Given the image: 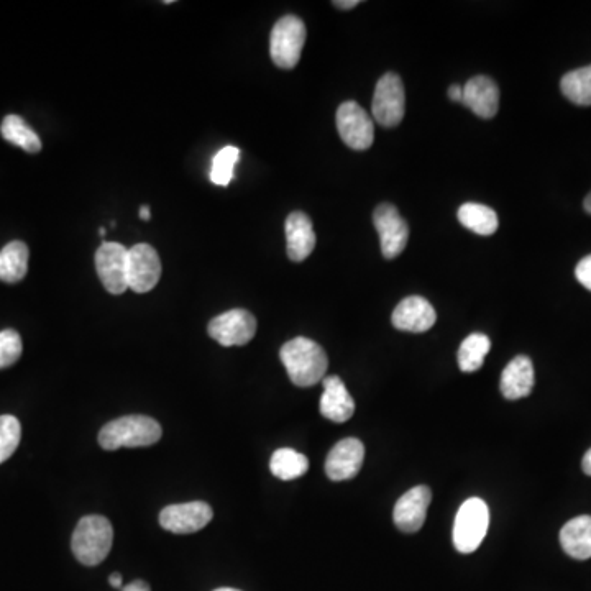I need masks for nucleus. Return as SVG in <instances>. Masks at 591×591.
I'll list each match as a JSON object with an SVG mask.
<instances>
[{
    "label": "nucleus",
    "mask_w": 591,
    "mask_h": 591,
    "mask_svg": "<svg viewBox=\"0 0 591 591\" xmlns=\"http://www.w3.org/2000/svg\"><path fill=\"white\" fill-rule=\"evenodd\" d=\"M280 358L294 385L309 388L326 378L329 358L321 345L306 337L286 342L280 350Z\"/></svg>",
    "instance_id": "obj_1"
},
{
    "label": "nucleus",
    "mask_w": 591,
    "mask_h": 591,
    "mask_svg": "<svg viewBox=\"0 0 591 591\" xmlns=\"http://www.w3.org/2000/svg\"><path fill=\"white\" fill-rule=\"evenodd\" d=\"M161 439V426L148 416H124L102 427L99 444L104 450L150 447Z\"/></svg>",
    "instance_id": "obj_2"
},
{
    "label": "nucleus",
    "mask_w": 591,
    "mask_h": 591,
    "mask_svg": "<svg viewBox=\"0 0 591 591\" xmlns=\"http://www.w3.org/2000/svg\"><path fill=\"white\" fill-rule=\"evenodd\" d=\"M114 542V529L104 516H84L74 529L71 549L83 565L94 567L106 560Z\"/></svg>",
    "instance_id": "obj_3"
},
{
    "label": "nucleus",
    "mask_w": 591,
    "mask_h": 591,
    "mask_svg": "<svg viewBox=\"0 0 591 591\" xmlns=\"http://www.w3.org/2000/svg\"><path fill=\"white\" fill-rule=\"evenodd\" d=\"M490 527V509L482 498H470L455 516L454 546L462 554H472L480 547Z\"/></svg>",
    "instance_id": "obj_4"
},
{
    "label": "nucleus",
    "mask_w": 591,
    "mask_h": 591,
    "mask_svg": "<svg viewBox=\"0 0 591 591\" xmlns=\"http://www.w3.org/2000/svg\"><path fill=\"white\" fill-rule=\"evenodd\" d=\"M306 43V25L303 20L286 15L271 30L270 55L278 68L293 69L301 60Z\"/></svg>",
    "instance_id": "obj_5"
},
{
    "label": "nucleus",
    "mask_w": 591,
    "mask_h": 591,
    "mask_svg": "<svg viewBox=\"0 0 591 591\" xmlns=\"http://www.w3.org/2000/svg\"><path fill=\"white\" fill-rule=\"evenodd\" d=\"M373 119L386 129L398 127L406 112V94L403 81L396 73H386L378 81L373 94Z\"/></svg>",
    "instance_id": "obj_6"
},
{
    "label": "nucleus",
    "mask_w": 591,
    "mask_h": 591,
    "mask_svg": "<svg viewBox=\"0 0 591 591\" xmlns=\"http://www.w3.org/2000/svg\"><path fill=\"white\" fill-rule=\"evenodd\" d=\"M337 130L347 147L355 152H363L372 147L375 140V124L367 110L357 102H344L337 110Z\"/></svg>",
    "instance_id": "obj_7"
},
{
    "label": "nucleus",
    "mask_w": 591,
    "mask_h": 591,
    "mask_svg": "<svg viewBox=\"0 0 591 591\" xmlns=\"http://www.w3.org/2000/svg\"><path fill=\"white\" fill-rule=\"evenodd\" d=\"M207 332L222 347H242L257 334V319L245 309H232L214 317Z\"/></svg>",
    "instance_id": "obj_8"
},
{
    "label": "nucleus",
    "mask_w": 591,
    "mask_h": 591,
    "mask_svg": "<svg viewBox=\"0 0 591 591\" xmlns=\"http://www.w3.org/2000/svg\"><path fill=\"white\" fill-rule=\"evenodd\" d=\"M161 278V262L155 248L148 243H137L127 257V286L135 293L152 291Z\"/></svg>",
    "instance_id": "obj_9"
},
{
    "label": "nucleus",
    "mask_w": 591,
    "mask_h": 591,
    "mask_svg": "<svg viewBox=\"0 0 591 591\" xmlns=\"http://www.w3.org/2000/svg\"><path fill=\"white\" fill-rule=\"evenodd\" d=\"M373 224L380 235L383 257L388 260L399 257L408 245L409 227L398 209L391 204H380L373 212Z\"/></svg>",
    "instance_id": "obj_10"
},
{
    "label": "nucleus",
    "mask_w": 591,
    "mask_h": 591,
    "mask_svg": "<svg viewBox=\"0 0 591 591\" xmlns=\"http://www.w3.org/2000/svg\"><path fill=\"white\" fill-rule=\"evenodd\" d=\"M127 257L129 248L122 243H102L96 252V270L99 280L110 294H124L127 291Z\"/></svg>",
    "instance_id": "obj_11"
},
{
    "label": "nucleus",
    "mask_w": 591,
    "mask_h": 591,
    "mask_svg": "<svg viewBox=\"0 0 591 591\" xmlns=\"http://www.w3.org/2000/svg\"><path fill=\"white\" fill-rule=\"evenodd\" d=\"M212 508L204 501L171 504L160 513V524L173 534H193L211 523Z\"/></svg>",
    "instance_id": "obj_12"
},
{
    "label": "nucleus",
    "mask_w": 591,
    "mask_h": 591,
    "mask_svg": "<svg viewBox=\"0 0 591 591\" xmlns=\"http://www.w3.org/2000/svg\"><path fill=\"white\" fill-rule=\"evenodd\" d=\"M432 493L427 486H414L413 490L404 493L394 506V524L399 531L413 534L424 526L427 508L431 504Z\"/></svg>",
    "instance_id": "obj_13"
},
{
    "label": "nucleus",
    "mask_w": 591,
    "mask_h": 591,
    "mask_svg": "<svg viewBox=\"0 0 591 591\" xmlns=\"http://www.w3.org/2000/svg\"><path fill=\"white\" fill-rule=\"evenodd\" d=\"M365 459V447L358 439H344L334 445L326 460L327 477L332 482L355 478Z\"/></svg>",
    "instance_id": "obj_14"
},
{
    "label": "nucleus",
    "mask_w": 591,
    "mask_h": 591,
    "mask_svg": "<svg viewBox=\"0 0 591 591\" xmlns=\"http://www.w3.org/2000/svg\"><path fill=\"white\" fill-rule=\"evenodd\" d=\"M391 321L398 330L422 334L436 324V309L421 296H409L396 306Z\"/></svg>",
    "instance_id": "obj_15"
},
{
    "label": "nucleus",
    "mask_w": 591,
    "mask_h": 591,
    "mask_svg": "<svg viewBox=\"0 0 591 591\" xmlns=\"http://www.w3.org/2000/svg\"><path fill=\"white\" fill-rule=\"evenodd\" d=\"M462 104L478 117L491 119L500 109V89L488 76H475L463 86Z\"/></svg>",
    "instance_id": "obj_16"
},
{
    "label": "nucleus",
    "mask_w": 591,
    "mask_h": 591,
    "mask_svg": "<svg viewBox=\"0 0 591 591\" xmlns=\"http://www.w3.org/2000/svg\"><path fill=\"white\" fill-rule=\"evenodd\" d=\"M288 257L293 262H304L316 248V232L311 219L304 212H293L286 219Z\"/></svg>",
    "instance_id": "obj_17"
},
{
    "label": "nucleus",
    "mask_w": 591,
    "mask_h": 591,
    "mask_svg": "<svg viewBox=\"0 0 591 591\" xmlns=\"http://www.w3.org/2000/svg\"><path fill=\"white\" fill-rule=\"evenodd\" d=\"M324 393L321 396L322 416L334 422L349 421L355 413V401L345 388L344 381L339 376H326L324 380Z\"/></svg>",
    "instance_id": "obj_18"
},
{
    "label": "nucleus",
    "mask_w": 591,
    "mask_h": 591,
    "mask_svg": "<svg viewBox=\"0 0 591 591\" xmlns=\"http://www.w3.org/2000/svg\"><path fill=\"white\" fill-rule=\"evenodd\" d=\"M501 393L509 401L523 399L531 394L534 388V367L531 358L519 355L508 363L501 375Z\"/></svg>",
    "instance_id": "obj_19"
},
{
    "label": "nucleus",
    "mask_w": 591,
    "mask_h": 591,
    "mask_svg": "<svg viewBox=\"0 0 591 591\" xmlns=\"http://www.w3.org/2000/svg\"><path fill=\"white\" fill-rule=\"evenodd\" d=\"M560 544L572 559H591V516L570 519L560 531Z\"/></svg>",
    "instance_id": "obj_20"
},
{
    "label": "nucleus",
    "mask_w": 591,
    "mask_h": 591,
    "mask_svg": "<svg viewBox=\"0 0 591 591\" xmlns=\"http://www.w3.org/2000/svg\"><path fill=\"white\" fill-rule=\"evenodd\" d=\"M28 247L15 240L0 250V281L14 285L25 278L28 271Z\"/></svg>",
    "instance_id": "obj_21"
},
{
    "label": "nucleus",
    "mask_w": 591,
    "mask_h": 591,
    "mask_svg": "<svg viewBox=\"0 0 591 591\" xmlns=\"http://www.w3.org/2000/svg\"><path fill=\"white\" fill-rule=\"evenodd\" d=\"M459 220L463 227L478 235H493L498 230L500 220L491 207L467 202L459 209Z\"/></svg>",
    "instance_id": "obj_22"
},
{
    "label": "nucleus",
    "mask_w": 591,
    "mask_h": 591,
    "mask_svg": "<svg viewBox=\"0 0 591 591\" xmlns=\"http://www.w3.org/2000/svg\"><path fill=\"white\" fill-rule=\"evenodd\" d=\"M0 132L7 142L14 143L27 153H38L42 150V140L19 115H7Z\"/></svg>",
    "instance_id": "obj_23"
},
{
    "label": "nucleus",
    "mask_w": 591,
    "mask_h": 591,
    "mask_svg": "<svg viewBox=\"0 0 591 591\" xmlns=\"http://www.w3.org/2000/svg\"><path fill=\"white\" fill-rule=\"evenodd\" d=\"M309 468L306 455L299 454L293 449H278L271 455L270 470L276 478L283 482H291L303 477Z\"/></svg>",
    "instance_id": "obj_24"
},
{
    "label": "nucleus",
    "mask_w": 591,
    "mask_h": 591,
    "mask_svg": "<svg viewBox=\"0 0 591 591\" xmlns=\"http://www.w3.org/2000/svg\"><path fill=\"white\" fill-rule=\"evenodd\" d=\"M491 342L485 334L468 335L459 349V367L463 373H475L483 367Z\"/></svg>",
    "instance_id": "obj_25"
},
{
    "label": "nucleus",
    "mask_w": 591,
    "mask_h": 591,
    "mask_svg": "<svg viewBox=\"0 0 591 591\" xmlns=\"http://www.w3.org/2000/svg\"><path fill=\"white\" fill-rule=\"evenodd\" d=\"M564 96L577 106H591V65L573 69L560 81Z\"/></svg>",
    "instance_id": "obj_26"
},
{
    "label": "nucleus",
    "mask_w": 591,
    "mask_h": 591,
    "mask_svg": "<svg viewBox=\"0 0 591 591\" xmlns=\"http://www.w3.org/2000/svg\"><path fill=\"white\" fill-rule=\"evenodd\" d=\"M240 158L237 147H225L214 156L211 168V181L217 186H229L234 178V168Z\"/></svg>",
    "instance_id": "obj_27"
},
{
    "label": "nucleus",
    "mask_w": 591,
    "mask_h": 591,
    "mask_svg": "<svg viewBox=\"0 0 591 591\" xmlns=\"http://www.w3.org/2000/svg\"><path fill=\"white\" fill-rule=\"evenodd\" d=\"M22 439V426L15 416H0V463L9 460L19 447Z\"/></svg>",
    "instance_id": "obj_28"
},
{
    "label": "nucleus",
    "mask_w": 591,
    "mask_h": 591,
    "mask_svg": "<svg viewBox=\"0 0 591 591\" xmlns=\"http://www.w3.org/2000/svg\"><path fill=\"white\" fill-rule=\"evenodd\" d=\"M23 345L19 332L7 329L0 332V370L9 368L19 362L22 357Z\"/></svg>",
    "instance_id": "obj_29"
},
{
    "label": "nucleus",
    "mask_w": 591,
    "mask_h": 591,
    "mask_svg": "<svg viewBox=\"0 0 591 591\" xmlns=\"http://www.w3.org/2000/svg\"><path fill=\"white\" fill-rule=\"evenodd\" d=\"M575 276H577L580 285L591 291V255L583 258L582 262L578 263L577 268H575Z\"/></svg>",
    "instance_id": "obj_30"
},
{
    "label": "nucleus",
    "mask_w": 591,
    "mask_h": 591,
    "mask_svg": "<svg viewBox=\"0 0 591 591\" xmlns=\"http://www.w3.org/2000/svg\"><path fill=\"white\" fill-rule=\"evenodd\" d=\"M122 591H152L150 585L143 580H135V582L129 583L127 587L120 588Z\"/></svg>",
    "instance_id": "obj_31"
},
{
    "label": "nucleus",
    "mask_w": 591,
    "mask_h": 591,
    "mask_svg": "<svg viewBox=\"0 0 591 591\" xmlns=\"http://www.w3.org/2000/svg\"><path fill=\"white\" fill-rule=\"evenodd\" d=\"M449 97L454 102H462L463 86H459V84H454V86H450Z\"/></svg>",
    "instance_id": "obj_32"
},
{
    "label": "nucleus",
    "mask_w": 591,
    "mask_h": 591,
    "mask_svg": "<svg viewBox=\"0 0 591 591\" xmlns=\"http://www.w3.org/2000/svg\"><path fill=\"white\" fill-rule=\"evenodd\" d=\"M332 4H334L335 7H339V9L349 10L353 9V7H357L360 2H358V0H340V2H332Z\"/></svg>",
    "instance_id": "obj_33"
},
{
    "label": "nucleus",
    "mask_w": 591,
    "mask_h": 591,
    "mask_svg": "<svg viewBox=\"0 0 591 591\" xmlns=\"http://www.w3.org/2000/svg\"><path fill=\"white\" fill-rule=\"evenodd\" d=\"M109 583L110 587L119 588V590L124 587V585H122V575H120V573H112L109 577Z\"/></svg>",
    "instance_id": "obj_34"
},
{
    "label": "nucleus",
    "mask_w": 591,
    "mask_h": 591,
    "mask_svg": "<svg viewBox=\"0 0 591 591\" xmlns=\"http://www.w3.org/2000/svg\"><path fill=\"white\" fill-rule=\"evenodd\" d=\"M582 468L583 472L587 473V475H590L591 477V449L588 450L587 454H585V457H583Z\"/></svg>",
    "instance_id": "obj_35"
},
{
    "label": "nucleus",
    "mask_w": 591,
    "mask_h": 591,
    "mask_svg": "<svg viewBox=\"0 0 591 591\" xmlns=\"http://www.w3.org/2000/svg\"><path fill=\"white\" fill-rule=\"evenodd\" d=\"M150 206H147V204H145V206L140 207V219L145 220V222H148V220H150Z\"/></svg>",
    "instance_id": "obj_36"
},
{
    "label": "nucleus",
    "mask_w": 591,
    "mask_h": 591,
    "mask_svg": "<svg viewBox=\"0 0 591 591\" xmlns=\"http://www.w3.org/2000/svg\"><path fill=\"white\" fill-rule=\"evenodd\" d=\"M583 207H585V211H587L588 214H591V193L588 194L587 199L583 202Z\"/></svg>",
    "instance_id": "obj_37"
},
{
    "label": "nucleus",
    "mask_w": 591,
    "mask_h": 591,
    "mask_svg": "<svg viewBox=\"0 0 591 591\" xmlns=\"http://www.w3.org/2000/svg\"><path fill=\"white\" fill-rule=\"evenodd\" d=\"M214 591H240L237 590V588H217V590Z\"/></svg>",
    "instance_id": "obj_38"
},
{
    "label": "nucleus",
    "mask_w": 591,
    "mask_h": 591,
    "mask_svg": "<svg viewBox=\"0 0 591 591\" xmlns=\"http://www.w3.org/2000/svg\"><path fill=\"white\" fill-rule=\"evenodd\" d=\"M99 235H101V237H106V229H104V227H101V229H99Z\"/></svg>",
    "instance_id": "obj_39"
}]
</instances>
